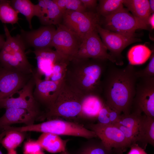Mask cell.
<instances>
[{"mask_svg": "<svg viewBox=\"0 0 154 154\" xmlns=\"http://www.w3.org/2000/svg\"><path fill=\"white\" fill-rule=\"evenodd\" d=\"M134 66L123 68L108 64L102 80V95L106 103L119 114L131 113L138 78Z\"/></svg>", "mask_w": 154, "mask_h": 154, "instance_id": "obj_1", "label": "cell"}, {"mask_svg": "<svg viewBox=\"0 0 154 154\" xmlns=\"http://www.w3.org/2000/svg\"><path fill=\"white\" fill-rule=\"evenodd\" d=\"M108 60L74 58L69 61L64 81L85 96L102 95V80Z\"/></svg>", "mask_w": 154, "mask_h": 154, "instance_id": "obj_2", "label": "cell"}, {"mask_svg": "<svg viewBox=\"0 0 154 154\" xmlns=\"http://www.w3.org/2000/svg\"><path fill=\"white\" fill-rule=\"evenodd\" d=\"M86 96L64 81L54 103L45 112L42 114L37 121L60 118L68 120L82 118V104Z\"/></svg>", "mask_w": 154, "mask_h": 154, "instance_id": "obj_3", "label": "cell"}, {"mask_svg": "<svg viewBox=\"0 0 154 154\" xmlns=\"http://www.w3.org/2000/svg\"><path fill=\"white\" fill-rule=\"evenodd\" d=\"M4 29L6 39L0 50V66L32 74L34 70L27 58L26 47L20 35L12 36L5 24Z\"/></svg>", "mask_w": 154, "mask_h": 154, "instance_id": "obj_4", "label": "cell"}, {"mask_svg": "<svg viewBox=\"0 0 154 154\" xmlns=\"http://www.w3.org/2000/svg\"><path fill=\"white\" fill-rule=\"evenodd\" d=\"M19 131L48 133L58 135H69L90 139L97 137L93 131L78 122L59 118L52 119L37 124L19 127Z\"/></svg>", "mask_w": 154, "mask_h": 154, "instance_id": "obj_5", "label": "cell"}, {"mask_svg": "<svg viewBox=\"0 0 154 154\" xmlns=\"http://www.w3.org/2000/svg\"><path fill=\"white\" fill-rule=\"evenodd\" d=\"M103 28L131 37H135V31L147 29L148 26L135 17L127 9H122L104 17Z\"/></svg>", "mask_w": 154, "mask_h": 154, "instance_id": "obj_6", "label": "cell"}, {"mask_svg": "<svg viewBox=\"0 0 154 154\" xmlns=\"http://www.w3.org/2000/svg\"><path fill=\"white\" fill-rule=\"evenodd\" d=\"M86 127L94 132L103 143L114 154H123L131 144L117 126L99 123L88 124Z\"/></svg>", "mask_w": 154, "mask_h": 154, "instance_id": "obj_7", "label": "cell"}, {"mask_svg": "<svg viewBox=\"0 0 154 154\" xmlns=\"http://www.w3.org/2000/svg\"><path fill=\"white\" fill-rule=\"evenodd\" d=\"M62 24L82 40L100 23V15L95 11L79 12L66 10L63 13Z\"/></svg>", "mask_w": 154, "mask_h": 154, "instance_id": "obj_8", "label": "cell"}, {"mask_svg": "<svg viewBox=\"0 0 154 154\" xmlns=\"http://www.w3.org/2000/svg\"><path fill=\"white\" fill-rule=\"evenodd\" d=\"M131 112L154 118V77L138 78Z\"/></svg>", "mask_w": 154, "mask_h": 154, "instance_id": "obj_9", "label": "cell"}, {"mask_svg": "<svg viewBox=\"0 0 154 154\" xmlns=\"http://www.w3.org/2000/svg\"><path fill=\"white\" fill-rule=\"evenodd\" d=\"M35 82L33 75L22 88L0 100V109L13 108L26 110L39 117L42 114L40 105L33 94Z\"/></svg>", "mask_w": 154, "mask_h": 154, "instance_id": "obj_10", "label": "cell"}, {"mask_svg": "<svg viewBox=\"0 0 154 154\" xmlns=\"http://www.w3.org/2000/svg\"><path fill=\"white\" fill-rule=\"evenodd\" d=\"M52 42V47L69 61L75 58L82 40L62 23L57 25Z\"/></svg>", "mask_w": 154, "mask_h": 154, "instance_id": "obj_11", "label": "cell"}, {"mask_svg": "<svg viewBox=\"0 0 154 154\" xmlns=\"http://www.w3.org/2000/svg\"><path fill=\"white\" fill-rule=\"evenodd\" d=\"M107 50L96 28L84 37L75 58L99 59L109 61L119 65L117 60Z\"/></svg>", "mask_w": 154, "mask_h": 154, "instance_id": "obj_12", "label": "cell"}, {"mask_svg": "<svg viewBox=\"0 0 154 154\" xmlns=\"http://www.w3.org/2000/svg\"><path fill=\"white\" fill-rule=\"evenodd\" d=\"M96 29L102 42L110 51V54L117 60L119 65L123 63L121 60L122 51L130 44L141 41L136 37H128L105 29L100 24L97 26Z\"/></svg>", "mask_w": 154, "mask_h": 154, "instance_id": "obj_13", "label": "cell"}, {"mask_svg": "<svg viewBox=\"0 0 154 154\" xmlns=\"http://www.w3.org/2000/svg\"><path fill=\"white\" fill-rule=\"evenodd\" d=\"M33 76L0 66V100L11 96L27 83Z\"/></svg>", "mask_w": 154, "mask_h": 154, "instance_id": "obj_14", "label": "cell"}, {"mask_svg": "<svg viewBox=\"0 0 154 154\" xmlns=\"http://www.w3.org/2000/svg\"><path fill=\"white\" fill-rule=\"evenodd\" d=\"M56 30L54 25H44L29 31L22 29L20 35L26 47H32L34 50H37L52 48V41Z\"/></svg>", "mask_w": 154, "mask_h": 154, "instance_id": "obj_15", "label": "cell"}, {"mask_svg": "<svg viewBox=\"0 0 154 154\" xmlns=\"http://www.w3.org/2000/svg\"><path fill=\"white\" fill-rule=\"evenodd\" d=\"M35 82L34 96L40 106L49 109L54 102L62 85L51 80L41 79L34 72Z\"/></svg>", "mask_w": 154, "mask_h": 154, "instance_id": "obj_16", "label": "cell"}, {"mask_svg": "<svg viewBox=\"0 0 154 154\" xmlns=\"http://www.w3.org/2000/svg\"><path fill=\"white\" fill-rule=\"evenodd\" d=\"M33 52L35 55L37 66L34 72L38 77H43L42 79L48 80L56 64L65 59L51 48L34 50Z\"/></svg>", "mask_w": 154, "mask_h": 154, "instance_id": "obj_17", "label": "cell"}, {"mask_svg": "<svg viewBox=\"0 0 154 154\" xmlns=\"http://www.w3.org/2000/svg\"><path fill=\"white\" fill-rule=\"evenodd\" d=\"M36 6V16L42 25H57L61 23L63 12L53 0H38Z\"/></svg>", "mask_w": 154, "mask_h": 154, "instance_id": "obj_18", "label": "cell"}, {"mask_svg": "<svg viewBox=\"0 0 154 154\" xmlns=\"http://www.w3.org/2000/svg\"><path fill=\"white\" fill-rule=\"evenodd\" d=\"M5 109V113L0 117V134L6 127L12 124L23 123L25 125L33 124L38 117L25 109L13 108Z\"/></svg>", "mask_w": 154, "mask_h": 154, "instance_id": "obj_19", "label": "cell"}, {"mask_svg": "<svg viewBox=\"0 0 154 154\" xmlns=\"http://www.w3.org/2000/svg\"><path fill=\"white\" fill-rule=\"evenodd\" d=\"M135 143L145 150L148 144L154 146V118L141 115Z\"/></svg>", "mask_w": 154, "mask_h": 154, "instance_id": "obj_20", "label": "cell"}, {"mask_svg": "<svg viewBox=\"0 0 154 154\" xmlns=\"http://www.w3.org/2000/svg\"><path fill=\"white\" fill-rule=\"evenodd\" d=\"M142 114L131 112L128 114H121L115 125L124 134L131 145L135 143L139 124Z\"/></svg>", "mask_w": 154, "mask_h": 154, "instance_id": "obj_21", "label": "cell"}, {"mask_svg": "<svg viewBox=\"0 0 154 154\" xmlns=\"http://www.w3.org/2000/svg\"><path fill=\"white\" fill-rule=\"evenodd\" d=\"M37 141L42 149L53 153H61L66 149L68 140H64L59 135L50 133H42Z\"/></svg>", "mask_w": 154, "mask_h": 154, "instance_id": "obj_22", "label": "cell"}, {"mask_svg": "<svg viewBox=\"0 0 154 154\" xmlns=\"http://www.w3.org/2000/svg\"><path fill=\"white\" fill-rule=\"evenodd\" d=\"M105 101L101 95H91L86 96L83 101L82 118L96 119Z\"/></svg>", "mask_w": 154, "mask_h": 154, "instance_id": "obj_23", "label": "cell"}, {"mask_svg": "<svg viewBox=\"0 0 154 154\" xmlns=\"http://www.w3.org/2000/svg\"><path fill=\"white\" fill-rule=\"evenodd\" d=\"M123 5L136 18L149 25L148 21L151 15L148 0H123Z\"/></svg>", "mask_w": 154, "mask_h": 154, "instance_id": "obj_24", "label": "cell"}, {"mask_svg": "<svg viewBox=\"0 0 154 154\" xmlns=\"http://www.w3.org/2000/svg\"><path fill=\"white\" fill-rule=\"evenodd\" d=\"M153 52V51L145 45L139 44L133 46L127 53L129 64L133 66L144 63Z\"/></svg>", "mask_w": 154, "mask_h": 154, "instance_id": "obj_25", "label": "cell"}, {"mask_svg": "<svg viewBox=\"0 0 154 154\" xmlns=\"http://www.w3.org/2000/svg\"><path fill=\"white\" fill-rule=\"evenodd\" d=\"M10 2L11 6L16 11L25 17L29 24V27L31 29V20L36 15V5L29 0H10Z\"/></svg>", "mask_w": 154, "mask_h": 154, "instance_id": "obj_26", "label": "cell"}, {"mask_svg": "<svg viewBox=\"0 0 154 154\" xmlns=\"http://www.w3.org/2000/svg\"><path fill=\"white\" fill-rule=\"evenodd\" d=\"M5 131L6 134L1 139L0 143L7 151L15 150L22 143L26 137V132L14 130Z\"/></svg>", "mask_w": 154, "mask_h": 154, "instance_id": "obj_27", "label": "cell"}, {"mask_svg": "<svg viewBox=\"0 0 154 154\" xmlns=\"http://www.w3.org/2000/svg\"><path fill=\"white\" fill-rule=\"evenodd\" d=\"M123 0H100L97 13L104 17L110 16L124 7Z\"/></svg>", "mask_w": 154, "mask_h": 154, "instance_id": "obj_28", "label": "cell"}, {"mask_svg": "<svg viewBox=\"0 0 154 154\" xmlns=\"http://www.w3.org/2000/svg\"><path fill=\"white\" fill-rule=\"evenodd\" d=\"M18 13L11 5L10 0H0V20L3 23L13 25L17 23Z\"/></svg>", "mask_w": 154, "mask_h": 154, "instance_id": "obj_29", "label": "cell"}, {"mask_svg": "<svg viewBox=\"0 0 154 154\" xmlns=\"http://www.w3.org/2000/svg\"><path fill=\"white\" fill-rule=\"evenodd\" d=\"M121 114L111 108L105 102L99 113L96 120L98 123L114 125L119 120Z\"/></svg>", "mask_w": 154, "mask_h": 154, "instance_id": "obj_30", "label": "cell"}, {"mask_svg": "<svg viewBox=\"0 0 154 154\" xmlns=\"http://www.w3.org/2000/svg\"><path fill=\"white\" fill-rule=\"evenodd\" d=\"M93 138L90 139L80 149L78 154H114L100 140H95Z\"/></svg>", "mask_w": 154, "mask_h": 154, "instance_id": "obj_31", "label": "cell"}, {"mask_svg": "<svg viewBox=\"0 0 154 154\" xmlns=\"http://www.w3.org/2000/svg\"><path fill=\"white\" fill-rule=\"evenodd\" d=\"M63 11L70 10L79 12L87 11L81 0H53Z\"/></svg>", "mask_w": 154, "mask_h": 154, "instance_id": "obj_32", "label": "cell"}, {"mask_svg": "<svg viewBox=\"0 0 154 154\" xmlns=\"http://www.w3.org/2000/svg\"><path fill=\"white\" fill-rule=\"evenodd\" d=\"M149 58V62L145 68L136 71V74L138 78L154 77V54L153 52Z\"/></svg>", "mask_w": 154, "mask_h": 154, "instance_id": "obj_33", "label": "cell"}, {"mask_svg": "<svg viewBox=\"0 0 154 154\" xmlns=\"http://www.w3.org/2000/svg\"><path fill=\"white\" fill-rule=\"evenodd\" d=\"M42 151V148L37 140L30 139L24 144L23 154H38Z\"/></svg>", "mask_w": 154, "mask_h": 154, "instance_id": "obj_34", "label": "cell"}, {"mask_svg": "<svg viewBox=\"0 0 154 154\" xmlns=\"http://www.w3.org/2000/svg\"><path fill=\"white\" fill-rule=\"evenodd\" d=\"M130 148V149L127 154H147L145 150L136 143L132 144Z\"/></svg>", "mask_w": 154, "mask_h": 154, "instance_id": "obj_35", "label": "cell"}, {"mask_svg": "<svg viewBox=\"0 0 154 154\" xmlns=\"http://www.w3.org/2000/svg\"><path fill=\"white\" fill-rule=\"evenodd\" d=\"M84 4L87 11H94L96 9L98 5L96 0H81Z\"/></svg>", "mask_w": 154, "mask_h": 154, "instance_id": "obj_36", "label": "cell"}, {"mask_svg": "<svg viewBox=\"0 0 154 154\" xmlns=\"http://www.w3.org/2000/svg\"><path fill=\"white\" fill-rule=\"evenodd\" d=\"M150 16L148 21L149 25H150L152 29L154 28V14H152Z\"/></svg>", "mask_w": 154, "mask_h": 154, "instance_id": "obj_37", "label": "cell"}, {"mask_svg": "<svg viewBox=\"0 0 154 154\" xmlns=\"http://www.w3.org/2000/svg\"><path fill=\"white\" fill-rule=\"evenodd\" d=\"M5 35L0 34V50L2 48L5 42Z\"/></svg>", "mask_w": 154, "mask_h": 154, "instance_id": "obj_38", "label": "cell"}, {"mask_svg": "<svg viewBox=\"0 0 154 154\" xmlns=\"http://www.w3.org/2000/svg\"><path fill=\"white\" fill-rule=\"evenodd\" d=\"M149 8L151 14L154 13V0H149Z\"/></svg>", "mask_w": 154, "mask_h": 154, "instance_id": "obj_39", "label": "cell"}, {"mask_svg": "<svg viewBox=\"0 0 154 154\" xmlns=\"http://www.w3.org/2000/svg\"><path fill=\"white\" fill-rule=\"evenodd\" d=\"M7 154H17L15 150H12L7 151Z\"/></svg>", "mask_w": 154, "mask_h": 154, "instance_id": "obj_40", "label": "cell"}, {"mask_svg": "<svg viewBox=\"0 0 154 154\" xmlns=\"http://www.w3.org/2000/svg\"><path fill=\"white\" fill-rule=\"evenodd\" d=\"M60 154H71L66 149L65 151L60 153Z\"/></svg>", "mask_w": 154, "mask_h": 154, "instance_id": "obj_41", "label": "cell"}, {"mask_svg": "<svg viewBox=\"0 0 154 154\" xmlns=\"http://www.w3.org/2000/svg\"><path fill=\"white\" fill-rule=\"evenodd\" d=\"M38 154H45V153L43 152L42 151L40 152V153Z\"/></svg>", "mask_w": 154, "mask_h": 154, "instance_id": "obj_42", "label": "cell"}, {"mask_svg": "<svg viewBox=\"0 0 154 154\" xmlns=\"http://www.w3.org/2000/svg\"><path fill=\"white\" fill-rule=\"evenodd\" d=\"M0 154H3L2 153V151H1V150H0Z\"/></svg>", "mask_w": 154, "mask_h": 154, "instance_id": "obj_43", "label": "cell"}]
</instances>
